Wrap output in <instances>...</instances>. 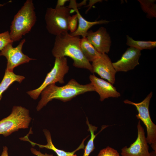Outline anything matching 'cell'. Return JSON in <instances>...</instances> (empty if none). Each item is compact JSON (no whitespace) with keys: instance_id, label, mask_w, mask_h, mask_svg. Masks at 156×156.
<instances>
[{"instance_id":"cell-1","label":"cell","mask_w":156,"mask_h":156,"mask_svg":"<svg viewBox=\"0 0 156 156\" xmlns=\"http://www.w3.org/2000/svg\"><path fill=\"white\" fill-rule=\"evenodd\" d=\"M79 36H73L68 32L56 36L52 53L55 57L68 56L73 60L77 68L87 69L93 73L91 64L86 58L81 50Z\"/></svg>"},{"instance_id":"cell-2","label":"cell","mask_w":156,"mask_h":156,"mask_svg":"<svg viewBox=\"0 0 156 156\" xmlns=\"http://www.w3.org/2000/svg\"><path fill=\"white\" fill-rule=\"evenodd\" d=\"M93 91H94V89L91 83L81 84L74 79H70L67 84L62 86H57L55 84H51L42 92L41 99L36 109L39 111L53 99L66 102L80 94Z\"/></svg>"},{"instance_id":"cell-3","label":"cell","mask_w":156,"mask_h":156,"mask_svg":"<svg viewBox=\"0 0 156 156\" xmlns=\"http://www.w3.org/2000/svg\"><path fill=\"white\" fill-rule=\"evenodd\" d=\"M32 0H27L14 15L10 26V35L13 42L18 41L30 32L36 22L37 17Z\"/></svg>"},{"instance_id":"cell-4","label":"cell","mask_w":156,"mask_h":156,"mask_svg":"<svg viewBox=\"0 0 156 156\" xmlns=\"http://www.w3.org/2000/svg\"><path fill=\"white\" fill-rule=\"evenodd\" d=\"M31 119L29 110L14 106L10 114L0 120V134L7 137L20 129L27 128Z\"/></svg>"},{"instance_id":"cell-5","label":"cell","mask_w":156,"mask_h":156,"mask_svg":"<svg viewBox=\"0 0 156 156\" xmlns=\"http://www.w3.org/2000/svg\"><path fill=\"white\" fill-rule=\"evenodd\" d=\"M71 9L67 6L48 8L45 15L46 28L50 34L55 36L68 32V19Z\"/></svg>"},{"instance_id":"cell-6","label":"cell","mask_w":156,"mask_h":156,"mask_svg":"<svg viewBox=\"0 0 156 156\" xmlns=\"http://www.w3.org/2000/svg\"><path fill=\"white\" fill-rule=\"evenodd\" d=\"M69 70V66L66 57H55L53 67L47 74L41 86L36 89L27 92V93L32 99H37L42 91L48 86L57 82L64 83V76Z\"/></svg>"},{"instance_id":"cell-7","label":"cell","mask_w":156,"mask_h":156,"mask_svg":"<svg viewBox=\"0 0 156 156\" xmlns=\"http://www.w3.org/2000/svg\"><path fill=\"white\" fill-rule=\"evenodd\" d=\"M153 92H151L141 102L135 103L128 99L124 101L125 104L135 106L138 113L137 118L141 120L145 125L147 132L146 137L148 143L151 145L153 151H156V125L152 121L150 115L149 107Z\"/></svg>"},{"instance_id":"cell-8","label":"cell","mask_w":156,"mask_h":156,"mask_svg":"<svg viewBox=\"0 0 156 156\" xmlns=\"http://www.w3.org/2000/svg\"><path fill=\"white\" fill-rule=\"evenodd\" d=\"M25 41V39H23L15 47L12 46L13 43H9L1 51L0 55L5 57L7 60L6 69L13 71L16 67L36 60L29 57L23 52V47Z\"/></svg>"},{"instance_id":"cell-9","label":"cell","mask_w":156,"mask_h":156,"mask_svg":"<svg viewBox=\"0 0 156 156\" xmlns=\"http://www.w3.org/2000/svg\"><path fill=\"white\" fill-rule=\"evenodd\" d=\"M137 138L130 146H125L121 149V156H150L149 146L145 136L144 129L139 120L137 126Z\"/></svg>"},{"instance_id":"cell-10","label":"cell","mask_w":156,"mask_h":156,"mask_svg":"<svg viewBox=\"0 0 156 156\" xmlns=\"http://www.w3.org/2000/svg\"><path fill=\"white\" fill-rule=\"evenodd\" d=\"M91 64L93 73H96L112 84L115 83L116 71L111 60L106 54H101Z\"/></svg>"},{"instance_id":"cell-11","label":"cell","mask_w":156,"mask_h":156,"mask_svg":"<svg viewBox=\"0 0 156 156\" xmlns=\"http://www.w3.org/2000/svg\"><path fill=\"white\" fill-rule=\"evenodd\" d=\"M86 37L100 54H107L109 52L112 41L110 35L105 28L101 27L94 32L91 30L88 31Z\"/></svg>"},{"instance_id":"cell-12","label":"cell","mask_w":156,"mask_h":156,"mask_svg":"<svg viewBox=\"0 0 156 156\" xmlns=\"http://www.w3.org/2000/svg\"><path fill=\"white\" fill-rule=\"evenodd\" d=\"M141 51L135 48H128L117 61L112 63L116 72H126L133 69L139 64V59L141 55Z\"/></svg>"},{"instance_id":"cell-13","label":"cell","mask_w":156,"mask_h":156,"mask_svg":"<svg viewBox=\"0 0 156 156\" xmlns=\"http://www.w3.org/2000/svg\"><path fill=\"white\" fill-rule=\"evenodd\" d=\"M89 79L92 84L94 91L99 95L100 100L102 101L110 97L118 98L121 96L120 93L110 83L99 78L94 75H91Z\"/></svg>"},{"instance_id":"cell-14","label":"cell","mask_w":156,"mask_h":156,"mask_svg":"<svg viewBox=\"0 0 156 156\" xmlns=\"http://www.w3.org/2000/svg\"><path fill=\"white\" fill-rule=\"evenodd\" d=\"M77 2L75 0H71L68 7L70 8H73L77 15L78 25L77 30L70 34L73 36H81L82 38L86 37L88 30L92 26L96 25L107 24L109 21L105 20H101L93 22L88 21L82 16L79 11L76 5Z\"/></svg>"},{"instance_id":"cell-15","label":"cell","mask_w":156,"mask_h":156,"mask_svg":"<svg viewBox=\"0 0 156 156\" xmlns=\"http://www.w3.org/2000/svg\"><path fill=\"white\" fill-rule=\"evenodd\" d=\"M44 132L47 141V144L45 145L39 144L31 141L28 139L27 135L23 138H20V139L23 140L28 141L33 146L36 145L41 148H45L51 150L53 151L58 156H66L68 155L74 154L76 151L80 149L83 148L84 147L83 144L84 141H83L81 145L78 148L72 152H67L63 150L58 149L55 147L52 142L51 136L50 132L48 130L45 129L44 130Z\"/></svg>"},{"instance_id":"cell-16","label":"cell","mask_w":156,"mask_h":156,"mask_svg":"<svg viewBox=\"0 0 156 156\" xmlns=\"http://www.w3.org/2000/svg\"><path fill=\"white\" fill-rule=\"evenodd\" d=\"M25 78L23 76L16 75L13 71L6 69L3 78L0 83V100L2 99L3 93L11 84L15 81L20 83Z\"/></svg>"},{"instance_id":"cell-17","label":"cell","mask_w":156,"mask_h":156,"mask_svg":"<svg viewBox=\"0 0 156 156\" xmlns=\"http://www.w3.org/2000/svg\"><path fill=\"white\" fill-rule=\"evenodd\" d=\"M80 46L84 56L90 62H92L101 54L96 51L86 37L81 39Z\"/></svg>"},{"instance_id":"cell-18","label":"cell","mask_w":156,"mask_h":156,"mask_svg":"<svg viewBox=\"0 0 156 156\" xmlns=\"http://www.w3.org/2000/svg\"><path fill=\"white\" fill-rule=\"evenodd\" d=\"M127 45L141 51L143 49L151 50L156 47V41H140L133 40L128 35L126 36Z\"/></svg>"},{"instance_id":"cell-19","label":"cell","mask_w":156,"mask_h":156,"mask_svg":"<svg viewBox=\"0 0 156 156\" xmlns=\"http://www.w3.org/2000/svg\"><path fill=\"white\" fill-rule=\"evenodd\" d=\"M86 123L88 127V131L90 133L91 137L86 146L83 156H89L90 153L95 149L94 141L97 134L95 135L94 133L97 129V127L90 124L87 118Z\"/></svg>"},{"instance_id":"cell-20","label":"cell","mask_w":156,"mask_h":156,"mask_svg":"<svg viewBox=\"0 0 156 156\" xmlns=\"http://www.w3.org/2000/svg\"><path fill=\"white\" fill-rule=\"evenodd\" d=\"M143 11L147 13V17H156V5L155 0H139Z\"/></svg>"},{"instance_id":"cell-21","label":"cell","mask_w":156,"mask_h":156,"mask_svg":"<svg viewBox=\"0 0 156 156\" xmlns=\"http://www.w3.org/2000/svg\"><path fill=\"white\" fill-rule=\"evenodd\" d=\"M13 42L11 39L8 31L0 33V51L2 50L9 44Z\"/></svg>"},{"instance_id":"cell-22","label":"cell","mask_w":156,"mask_h":156,"mask_svg":"<svg viewBox=\"0 0 156 156\" xmlns=\"http://www.w3.org/2000/svg\"><path fill=\"white\" fill-rule=\"evenodd\" d=\"M78 22L77 14L69 16L68 19V30L70 31V33H73L77 30Z\"/></svg>"},{"instance_id":"cell-23","label":"cell","mask_w":156,"mask_h":156,"mask_svg":"<svg viewBox=\"0 0 156 156\" xmlns=\"http://www.w3.org/2000/svg\"><path fill=\"white\" fill-rule=\"evenodd\" d=\"M97 156H119L117 151L108 146L100 151Z\"/></svg>"},{"instance_id":"cell-24","label":"cell","mask_w":156,"mask_h":156,"mask_svg":"<svg viewBox=\"0 0 156 156\" xmlns=\"http://www.w3.org/2000/svg\"><path fill=\"white\" fill-rule=\"evenodd\" d=\"M31 151L33 154L37 156H53V155L52 154H49L46 153L44 154H43L40 151H37L33 148H31Z\"/></svg>"},{"instance_id":"cell-25","label":"cell","mask_w":156,"mask_h":156,"mask_svg":"<svg viewBox=\"0 0 156 156\" xmlns=\"http://www.w3.org/2000/svg\"><path fill=\"white\" fill-rule=\"evenodd\" d=\"M102 0H90L89 1V4L85 7H88V8L87 9L85 12L87 13L89 10L91 8L92 6L96 3L102 1Z\"/></svg>"},{"instance_id":"cell-26","label":"cell","mask_w":156,"mask_h":156,"mask_svg":"<svg viewBox=\"0 0 156 156\" xmlns=\"http://www.w3.org/2000/svg\"><path fill=\"white\" fill-rule=\"evenodd\" d=\"M69 1L68 0H58L55 8H58L64 6L65 3Z\"/></svg>"},{"instance_id":"cell-27","label":"cell","mask_w":156,"mask_h":156,"mask_svg":"<svg viewBox=\"0 0 156 156\" xmlns=\"http://www.w3.org/2000/svg\"><path fill=\"white\" fill-rule=\"evenodd\" d=\"M0 156H8V148L6 146L3 147V151Z\"/></svg>"},{"instance_id":"cell-28","label":"cell","mask_w":156,"mask_h":156,"mask_svg":"<svg viewBox=\"0 0 156 156\" xmlns=\"http://www.w3.org/2000/svg\"><path fill=\"white\" fill-rule=\"evenodd\" d=\"M87 0H84L82 1L81 2L79 3H77L76 5L77 8L80 7L82 6L85 5L86 4Z\"/></svg>"},{"instance_id":"cell-29","label":"cell","mask_w":156,"mask_h":156,"mask_svg":"<svg viewBox=\"0 0 156 156\" xmlns=\"http://www.w3.org/2000/svg\"><path fill=\"white\" fill-rule=\"evenodd\" d=\"M150 156H156V151H153L150 153Z\"/></svg>"},{"instance_id":"cell-30","label":"cell","mask_w":156,"mask_h":156,"mask_svg":"<svg viewBox=\"0 0 156 156\" xmlns=\"http://www.w3.org/2000/svg\"><path fill=\"white\" fill-rule=\"evenodd\" d=\"M66 156H77L76 155H75L74 154H72L70 155H67Z\"/></svg>"},{"instance_id":"cell-31","label":"cell","mask_w":156,"mask_h":156,"mask_svg":"<svg viewBox=\"0 0 156 156\" xmlns=\"http://www.w3.org/2000/svg\"><path fill=\"white\" fill-rule=\"evenodd\" d=\"M5 4H6L5 3H4L3 4H0V7L3 6H4Z\"/></svg>"}]
</instances>
